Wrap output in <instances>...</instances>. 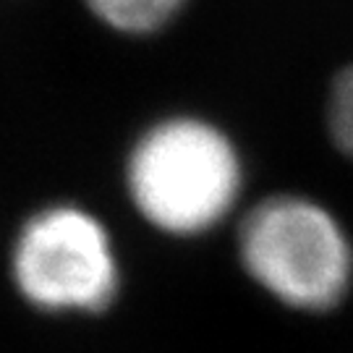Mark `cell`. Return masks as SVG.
Wrapping results in <instances>:
<instances>
[{
  "label": "cell",
  "mask_w": 353,
  "mask_h": 353,
  "mask_svg": "<svg viewBox=\"0 0 353 353\" xmlns=\"http://www.w3.org/2000/svg\"><path fill=\"white\" fill-rule=\"evenodd\" d=\"M131 204L168 236H202L236 210L243 160L225 131L196 115L152 123L126 160Z\"/></svg>",
  "instance_id": "1"
},
{
  "label": "cell",
  "mask_w": 353,
  "mask_h": 353,
  "mask_svg": "<svg viewBox=\"0 0 353 353\" xmlns=\"http://www.w3.org/2000/svg\"><path fill=\"white\" fill-rule=\"evenodd\" d=\"M239 256L272 299L301 312H327L353 280V246L325 204L278 194L254 204L239 225Z\"/></svg>",
  "instance_id": "2"
},
{
  "label": "cell",
  "mask_w": 353,
  "mask_h": 353,
  "mask_svg": "<svg viewBox=\"0 0 353 353\" xmlns=\"http://www.w3.org/2000/svg\"><path fill=\"white\" fill-rule=\"evenodd\" d=\"M11 278L29 306L97 314L121 288L113 236L79 204H50L26 220L11 249Z\"/></svg>",
  "instance_id": "3"
},
{
  "label": "cell",
  "mask_w": 353,
  "mask_h": 353,
  "mask_svg": "<svg viewBox=\"0 0 353 353\" xmlns=\"http://www.w3.org/2000/svg\"><path fill=\"white\" fill-rule=\"evenodd\" d=\"M89 13L121 34H154L186 8L189 0H84Z\"/></svg>",
  "instance_id": "4"
},
{
  "label": "cell",
  "mask_w": 353,
  "mask_h": 353,
  "mask_svg": "<svg viewBox=\"0 0 353 353\" xmlns=\"http://www.w3.org/2000/svg\"><path fill=\"white\" fill-rule=\"evenodd\" d=\"M327 131L338 150L353 160V65L332 79L327 97Z\"/></svg>",
  "instance_id": "5"
}]
</instances>
